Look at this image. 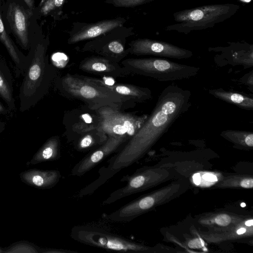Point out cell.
Returning a JSON list of instances; mask_svg holds the SVG:
<instances>
[{
	"label": "cell",
	"mask_w": 253,
	"mask_h": 253,
	"mask_svg": "<svg viewBox=\"0 0 253 253\" xmlns=\"http://www.w3.org/2000/svg\"><path fill=\"white\" fill-rule=\"evenodd\" d=\"M204 245L203 241L200 239H195L189 243V246L191 248H200Z\"/></svg>",
	"instance_id": "obj_28"
},
{
	"label": "cell",
	"mask_w": 253,
	"mask_h": 253,
	"mask_svg": "<svg viewBox=\"0 0 253 253\" xmlns=\"http://www.w3.org/2000/svg\"><path fill=\"white\" fill-rule=\"evenodd\" d=\"M1 128V124L0 123V129Z\"/></svg>",
	"instance_id": "obj_37"
},
{
	"label": "cell",
	"mask_w": 253,
	"mask_h": 253,
	"mask_svg": "<svg viewBox=\"0 0 253 253\" xmlns=\"http://www.w3.org/2000/svg\"><path fill=\"white\" fill-rule=\"evenodd\" d=\"M239 7L231 3L214 4L178 11L173 15L178 23L167 26L166 30L187 33L211 27L233 16Z\"/></svg>",
	"instance_id": "obj_4"
},
{
	"label": "cell",
	"mask_w": 253,
	"mask_h": 253,
	"mask_svg": "<svg viewBox=\"0 0 253 253\" xmlns=\"http://www.w3.org/2000/svg\"><path fill=\"white\" fill-rule=\"evenodd\" d=\"M193 181L196 185H199L201 182V176L199 173H196L194 175Z\"/></svg>",
	"instance_id": "obj_30"
},
{
	"label": "cell",
	"mask_w": 253,
	"mask_h": 253,
	"mask_svg": "<svg viewBox=\"0 0 253 253\" xmlns=\"http://www.w3.org/2000/svg\"><path fill=\"white\" fill-rule=\"evenodd\" d=\"M32 12L12 1L9 3L6 12L7 20L12 33L25 48L29 46V26Z\"/></svg>",
	"instance_id": "obj_13"
},
{
	"label": "cell",
	"mask_w": 253,
	"mask_h": 253,
	"mask_svg": "<svg viewBox=\"0 0 253 253\" xmlns=\"http://www.w3.org/2000/svg\"><path fill=\"white\" fill-rule=\"evenodd\" d=\"M4 111V108L2 106L0 103V113L3 112Z\"/></svg>",
	"instance_id": "obj_34"
},
{
	"label": "cell",
	"mask_w": 253,
	"mask_h": 253,
	"mask_svg": "<svg viewBox=\"0 0 253 253\" xmlns=\"http://www.w3.org/2000/svg\"><path fill=\"white\" fill-rule=\"evenodd\" d=\"M121 64L131 74L149 77L160 82H174L197 75L200 68L158 58H130Z\"/></svg>",
	"instance_id": "obj_3"
},
{
	"label": "cell",
	"mask_w": 253,
	"mask_h": 253,
	"mask_svg": "<svg viewBox=\"0 0 253 253\" xmlns=\"http://www.w3.org/2000/svg\"><path fill=\"white\" fill-rule=\"evenodd\" d=\"M0 40L6 48L15 63L18 66L22 65V61L17 49L7 35L3 25L0 11Z\"/></svg>",
	"instance_id": "obj_22"
},
{
	"label": "cell",
	"mask_w": 253,
	"mask_h": 253,
	"mask_svg": "<svg viewBox=\"0 0 253 253\" xmlns=\"http://www.w3.org/2000/svg\"><path fill=\"white\" fill-rule=\"evenodd\" d=\"M79 68L88 74L115 78H124L131 74L121 64L100 55L84 58L80 62Z\"/></svg>",
	"instance_id": "obj_14"
},
{
	"label": "cell",
	"mask_w": 253,
	"mask_h": 253,
	"mask_svg": "<svg viewBox=\"0 0 253 253\" xmlns=\"http://www.w3.org/2000/svg\"><path fill=\"white\" fill-rule=\"evenodd\" d=\"M61 157L60 140L58 136H52L48 139L32 159L26 163V166L53 161Z\"/></svg>",
	"instance_id": "obj_17"
},
{
	"label": "cell",
	"mask_w": 253,
	"mask_h": 253,
	"mask_svg": "<svg viewBox=\"0 0 253 253\" xmlns=\"http://www.w3.org/2000/svg\"><path fill=\"white\" fill-rule=\"evenodd\" d=\"M245 224H246V225H247L248 226H251L253 225V220L252 219L247 220L245 222Z\"/></svg>",
	"instance_id": "obj_33"
},
{
	"label": "cell",
	"mask_w": 253,
	"mask_h": 253,
	"mask_svg": "<svg viewBox=\"0 0 253 253\" xmlns=\"http://www.w3.org/2000/svg\"><path fill=\"white\" fill-rule=\"evenodd\" d=\"M45 248H42L27 241L15 242L7 247H0V253H44Z\"/></svg>",
	"instance_id": "obj_21"
},
{
	"label": "cell",
	"mask_w": 253,
	"mask_h": 253,
	"mask_svg": "<svg viewBox=\"0 0 253 253\" xmlns=\"http://www.w3.org/2000/svg\"><path fill=\"white\" fill-rule=\"evenodd\" d=\"M153 0H107L105 2L112 3L117 7L130 8L139 6Z\"/></svg>",
	"instance_id": "obj_25"
},
{
	"label": "cell",
	"mask_w": 253,
	"mask_h": 253,
	"mask_svg": "<svg viewBox=\"0 0 253 253\" xmlns=\"http://www.w3.org/2000/svg\"><path fill=\"white\" fill-rule=\"evenodd\" d=\"M132 31V28L117 27L86 42L81 51L93 52L119 63L129 54L126 43Z\"/></svg>",
	"instance_id": "obj_8"
},
{
	"label": "cell",
	"mask_w": 253,
	"mask_h": 253,
	"mask_svg": "<svg viewBox=\"0 0 253 253\" xmlns=\"http://www.w3.org/2000/svg\"><path fill=\"white\" fill-rule=\"evenodd\" d=\"M241 207H245L246 206V204H245V203H242L241 204Z\"/></svg>",
	"instance_id": "obj_35"
},
{
	"label": "cell",
	"mask_w": 253,
	"mask_h": 253,
	"mask_svg": "<svg viewBox=\"0 0 253 253\" xmlns=\"http://www.w3.org/2000/svg\"><path fill=\"white\" fill-rule=\"evenodd\" d=\"M243 0V1H246V2H249V1H251V0Z\"/></svg>",
	"instance_id": "obj_36"
},
{
	"label": "cell",
	"mask_w": 253,
	"mask_h": 253,
	"mask_svg": "<svg viewBox=\"0 0 253 253\" xmlns=\"http://www.w3.org/2000/svg\"><path fill=\"white\" fill-rule=\"evenodd\" d=\"M55 82L64 97L82 101L92 110L110 106L124 110L136 105L102 85L97 78L68 73L57 77Z\"/></svg>",
	"instance_id": "obj_2"
},
{
	"label": "cell",
	"mask_w": 253,
	"mask_h": 253,
	"mask_svg": "<svg viewBox=\"0 0 253 253\" xmlns=\"http://www.w3.org/2000/svg\"><path fill=\"white\" fill-rule=\"evenodd\" d=\"M19 177L23 183L28 186L40 189H49L58 183L61 174L57 169H32L21 172Z\"/></svg>",
	"instance_id": "obj_15"
},
{
	"label": "cell",
	"mask_w": 253,
	"mask_h": 253,
	"mask_svg": "<svg viewBox=\"0 0 253 253\" xmlns=\"http://www.w3.org/2000/svg\"><path fill=\"white\" fill-rule=\"evenodd\" d=\"M108 135L99 128L92 129L79 136L71 143L79 152L91 151L105 142Z\"/></svg>",
	"instance_id": "obj_18"
},
{
	"label": "cell",
	"mask_w": 253,
	"mask_h": 253,
	"mask_svg": "<svg viewBox=\"0 0 253 253\" xmlns=\"http://www.w3.org/2000/svg\"><path fill=\"white\" fill-rule=\"evenodd\" d=\"M191 93L175 84L160 94L147 119L124 147L99 170V176L107 182L123 169L141 159L191 105Z\"/></svg>",
	"instance_id": "obj_1"
},
{
	"label": "cell",
	"mask_w": 253,
	"mask_h": 253,
	"mask_svg": "<svg viewBox=\"0 0 253 253\" xmlns=\"http://www.w3.org/2000/svg\"><path fill=\"white\" fill-rule=\"evenodd\" d=\"M246 231V229L244 228H242L239 229H238L237 231V233L238 234H242Z\"/></svg>",
	"instance_id": "obj_32"
},
{
	"label": "cell",
	"mask_w": 253,
	"mask_h": 253,
	"mask_svg": "<svg viewBox=\"0 0 253 253\" xmlns=\"http://www.w3.org/2000/svg\"><path fill=\"white\" fill-rule=\"evenodd\" d=\"M209 92L214 97L241 109L253 110V98L246 94L222 88L210 89Z\"/></svg>",
	"instance_id": "obj_19"
},
{
	"label": "cell",
	"mask_w": 253,
	"mask_h": 253,
	"mask_svg": "<svg viewBox=\"0 0 253 253\" xmlns=\"http://www.w3.org/2000/svg\"><path fill=\"white\" fill-rule=\"evenodd\" d=\"M126 21L125 18H116L104 20L92 23H74L67 42L69 44L80 42L92 40L112 30L123 26Z\"/></svg>",
	"instance_id": "obj_12"
},
{
	"label": "cell",
	"mask_w": 253,
	"mask_h": 253,
	"mask_svg": "<svg viewBox=\"0 0 253 253\" xmlns=\"http://www.w3.org/2000/svg\"><path fill=\"white\" fill-rule=\"evenodd\" d=\"M65 0H43L40 5V12L46 15L62 7Z\"/></svg>",
	"instance_id": "obj_24"
},
{
	"label": "cell",
	"mask_w": 253,
	"mask_h": 253,
	"mask_svg": "<svg viewBox=\"0 0 253 253\" xmlns=\"http://www.w3.org/2000/svg\"><path fill=\"white\" fill-rule=\"evenodd\" d=\"M99 117V128L108 136L128 141L140 128L149 115H137L119 108L103 106L95 110Z\"/></svg>",
	"instance_id": "obj_7"
},
{
	"label": "cell",
	"mask_w": 253,
	"mask_h": 253,
	"mask_svg": "<svg viewBox=\"0 0 253 253\" xmlns=\"http://www.w3.org/2000/svg\"><path fill=\"white\" fill-rule=\"evenodd\" d=\"M215 222L221 226H226L229 224L231 221L230 217L226 214L218 215L214 219Z\"/></svg>",
	"instance_id": "obj_26"
},
{
	"label": "cell",
	"mask_w": 253,
	"mask_h": 253,
	"mask_svg": "<svg viewBox=\"0 0 253 253\" xmlns=\"http://www.w3.org/2000/svg\"><path fill=\"white\" fill-rule=\"evenodd\" d=\"M97 79L99 82L103 86L136 104L145 102L149 100L152 97V91L147 87H141L129 84L116 83L108 84L100 79L97 78Z\"/></svg>",
	"instance_id": "obj_16"
},
{
	"label": "cell",
	"mask_w": 253,
	"mask_h": 253,
	"mask_svg": "<svg viewBox=\"0 0 253 253\" xmlns=\"http://www.w3.org/2000/svg\"><path fill=\"white\" fill-rule=\"evenodd\" d=\"M70 236L77 242L84 245L120 252H146L149 248L92 225L75 226Z\"/></svg>",
	"instance_id": "obj_6"
},
{
	"label": "cell",
	"mask_w": 253,
	"mask_h": 253,
	"mask_svg": "<svg viewBox=\"0 0 253 253\" xmlns=\"http://www.w3.org/2000/svg\"><path fill=\"white\" fill-rule=\"evenodd\" d=\"M46 49L45 44L39 43L37 45L21 87V104L28 103L29 105L33 99L34 102L39 100L45 94L52 82L57 77L55 67L48 62Z\"/></svg>",
	"instance_id": "obj_5"
},
{
	"label": "cell",
	"mask_w": 253,
	"mask_h": 253,
	"mask_svg": "<svg viewBox=\"0 0 253 253\" xmlns=\"http://www.w3.org/2000/svg\"><path fill=\"white\" fill-rule=\"evenodd\" d=\"M0 94L4 100L12 107L13 104L12 86L10 78L0 66Z\"/></svg>",
	"instance_id": "obj_23"
},
{
	"label": "cell",
	"mask_w": 253,
	"mask_h": 253,
	"mask_svg": "<svg viewBox=\"0 0 253 253\" xmlns=\"http://www.w3.org/2000/svg\"><path fill=\"white\" fill-rule=\"evenodd\" d=\"M240 186L243 188H251L253 186L252 178H245L241 181Z\"/></svg>",
	"instance_id": "obj_27"
},
{
	"label": "cell",
	"mask_w": 253,
	"mask_h": 253,
	"mask_svg": "<svg viewBox=\"0 0 253 253\" xmlns=\"http://www.w3.org/2000/svg\"><path fill=\"white\" fill-rule=\"evenodd\" d=\"M221 135L236 144L253 147V133L251 131L228 129L222 131Z\"/></svg>",
	"instance_id": "obj_20"
},
{
	"label": "cell",
	"mask_w": 253,
	"mask_h": 253,
	"mask_svg": "<svg viewBox=\"0 0 253 253\" xmlns=\"http://www.w3.org/2000/svg\"><path fill=\"white\" fill-rule=\"evenodd\" d=\"M127 141L123 138L108 136L104 143L90 151L75 165L72 169L71 174L77 176L85 174L105 158L116 152L123 143Z\"/></svg>",
	"instance_id": "obj_11"
},
{
	"label": "cell",
	"mask_w": 253,
	"mask_h": 253,
	"mask_svg": "<svg viewBox=\"0 0 253 253\" xmlns=\"http://www.w3.org/2000/svg\"><path fill=\"white\" fill-rule=\"evenodd\" d=\"M26 4L29 9L32 10L34 7V0H23Z\"/></svg>",
	"instance_id": "obj_31"
},
{
	"label": "cell",
	"mask_w": 253,
	"mask_h": 253,
	"mask_svg": "<svg viewBox=\"0 0 253 253\" xmlns=\"http://www.w3.org/2000/svg\"><path fill=\"white\" fill-rule=\"evenodd\" d=\"M127 48L129 53L136 56L152 55L158 57L183 59L190 58V50L171 43L149 39H138L131 41Z\"/></svg>",
	"instance_id": "obj_10"
},
{
	"label": "cell",
	"mask_w": 253,
	"mask_h": 253,
	"mask_svg": "<svg viewBox=\"0 0 253 253\" xmlns=\"http://www.w3.org/2000/svg\"><path fill=\"white\" fill-rule=\"evenodd\" d=\"M203 177L204 179L209 181H215L217 180V177L215 175L211 174H205Z\"/></svg>",
	"instance_id": "obj_29"
},
{
	"label": "cell",
	"mask_w": 253,
	"mask_h": 253,
	"mask_svg": "<svg viewBox=\"0 0 253 253\" xmlns=\"http://www.w3.org/2000/svg\"><path fill=\"white\" fill-rule=\"evenodd\" d=\"M99 117L95 110L84 104L64 113L63 135L71 143L82 134L99 128Z\"/></svg>",
	"instance_id": "obj_9"
}]
</instances>
